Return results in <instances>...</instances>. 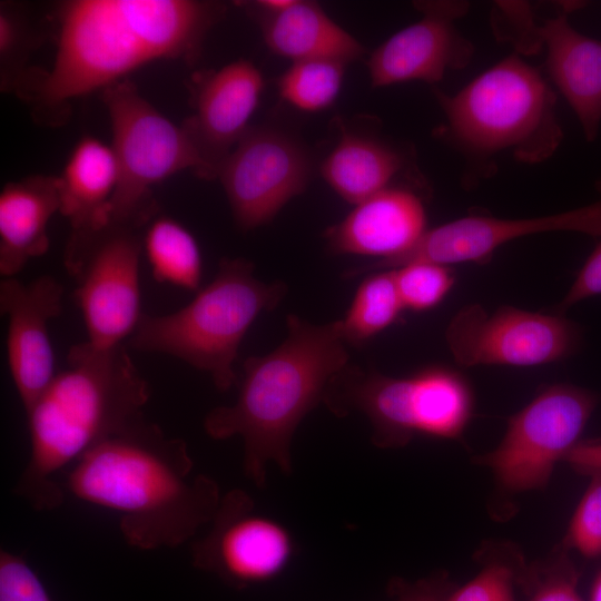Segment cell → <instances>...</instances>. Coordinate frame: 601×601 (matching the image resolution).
I'll return each mask as SVG.
<instances>
[{
  "label": "cell",
  "instance_id": "6da1fadb",
  "mask_svg": "<svg viewBox=\"0 0 601 601\" xmlns=\"http://www.w3.org/2000/svg\"><path fill=\"white\" fill-rule=\"evenodd\" d=\"M66 489L116 512L122 538L140 550L184 544L210 523L221 499L214 479L194 473L187 443L144 416L78 459Z\"/></svg>",
  "mask_w": 601,
  "mask_h": 601
},
{
  "label": "cell",
  "instance_id": "7a4b0ae2",
  "mask_svg": "<svg viewBox=\"0 0 601 601\" xmlns=\"http://www.w3.org/2000/svg\"><path fill=\"white\" fill-rule=\"evenodd\" d=\"M219 14L217 4L195 0L67 1L52 67L30 72L17 92L58 110L148 62L193 58Z\"/></svg>",
  "mask_w": 601,
  "mask_h": 601
},
{
  "label": "cell",
  "instance_id": "3957f363",
  "mask_svg": "<svg viewBox=\"0 0 601 601\" xmlns=\"http://www.w3.org/2000/svg\"><path fill=\"white\" fill-rule=\"evenodd\" d=\"M68 366L26 411L30 454L13 491L38 511L59 508L57 474L90 449L144 416L150 386L124 344L73 345Z\"/></svg>",
  "mask_w": 601,
  "mask_h": 601
},
{
  "label": "cell",
  "instance_id": "277c9868",
  "mask_svg": "<svg viewBox=\"0 0 601 601\" xmlns=\"http://www.w3.org/2000/svg\"><path fill=\"white\" fill-rule=\"evenodd\" d=\"M286 325L287 336L275 349L244 362L235 403L204 418L209 437H242L244 473L258 489L266 486L270 462L285 474L293 472L295 431L348 364L339 319L316 325L290 314Z\"/></svg>",
  "mask_w": 601,
  "mask_h": 601
},
{
  "label": "cell",
  "instance_id": "5b68a950",
  "mask_svg": "<svg viewBox=\"0 0 601 601\" xmlns=\"http://www.w3.org/2000/svg\"><path fill=\"white\" fill-rule=\"evenodd\" d=\"M254 268L245 258H223L214 279L186 306L166 315L142 314L129 347L176 357L207 373L218 391H229L245 334L287 293L285 283L262 282Z\"/></svg>",
  "mask_w": 601,
  "mask_h": 601
},
{
  "label": "cell",
  "instance_id": "8992f818",
  "mask_svg": "<svg viewBox=\"0 0 601 601\" xmlns=\"http://www.w3.org/2000/svg\"><path fill=\"white\" fill-rule=\"evenodd\" d=\"M437 99L446 118L445 135L471 161L509 151L522 162L539 164L563 138L556 96L540 72L515 55L453 96L437 92Z\"/></svg>",
  "mask_w": 601,
  "mask_h": 601
},
{
  "label": "cell",
  "instance_id": "52a82bcc",
  "mask_svg": "<svg viewBox=\"0 0 601 601\" xmlns=\"http://www.w3.org/2000/svg\"><path fill=\"white\" fill-rule=\"evenodd\" d=\"M323 403L338 417L365 415L378 449L403 447L417 435L459 440L474 410L466 378L442 366L393 377L348 363L329 382Z\"/></svg>",
  "mask_w": 601,
  "mask_h": 601
},
{
  "label": "cell",
  "instance_id": "ba28073f",
  "mask_svg": "<svg viewBox=\"0 0 601 601\" xmlns=\"http://www.w3.org/2000/svg\"><path fill=\"white\" fill-rule=\"evenodd\" d=\"M102 98L118 167L110 225L138 230L157 211L152 187L185 169L199 175L200 160L183 126L160 114L128 79L105 88Z\"/></svg>",
  "mask_w": 601,
  "mask_h": 601
},
{
  "label": "cell",
  "instance_id": "9c48e42d",
  "mask_svg": "<svg viewBox=\"0 0 601 601\" xmlns=\"http://www.w3.org/2000/svg\"><path fill=\"white\" fill-rule=\"evenodd\" d=\"M597 403L588 390L549 385L509 418L500 443L473 463L491 471L504 495L544 490L555 465L580 442Z\"/></svg>",
  "mask_w": 601,
  "mask_h": 601
},
{
  "label": "cell",
  "instance_id": "30bf717a",
  "mask_svg": "<svg viewBox=\"0 0 601 601\" xmlns=\"http://www.w3.org/2000/svg\"><path fill=\"white\" fill-rule=\"evenodd\" d=\"M578 337L577 326L560 313L502 306L487 314L479 304L461 308L445 329L451 354L463 367L553 363L574 351Z\"/></svg>",
  "mask_w": 601,
  "mask_h": 601
},
{
  "label": "cell",
  "instance_id": "8fae6325",
  "mask_svg": "<svg viewBox=\"0 0 601 601\" xmlns=\"http://www.w3.org/2000/svg\"><path fill=\"white\" fill-rule=\"evenodd\" d=\"M312 174L309 156L288 134L249 127L221 164L219 178L234 219L244 230L270 221L303 193Z\"/></svg>",
  "mask_w": 601,
  "mask_h": 601
},
{
  "label": "cell",
  "instance_id": "7c38bea8",
  "mask_svg": "<svg viewBox=\"0 0 601 601\" xmlns=\"http://www.w3.org/2000/svg\"><path fill=\"white\" fill-rule=\"evenodd\" d=\"M137 229L109 225L90 244L75 275L73 292L90 346L110 349L134 334L140 309Z\"/></svg>",
  "mask_w": 601,
  "mask_h": 601
},
{
  "label": "cell",
  "instance_id": "4fadbf2b",
  "mask_svg": "<svg viewBox=\"0 0 601 601\" xmlns=\"http://www.w3.org/2000/svg\"><path fill=\"white\" fill-rule=\"evenodd\" d=\"M209 524L208 533L191 546L193 565L234 588L273 580L294 555L287 528L256 513L252 495L242 489L221 495Z\"/></svg>",
  "mask_w": 601,
  "mask_h": 601
},
{
  "label": "cell",
  "instance_id": "5bb4252c",
  "mask_svg": "<svg viewBox=\"0 0 601 601\" xmlns=\"http://www.w3.org/2000/svg\"><path fill=\"white\" fill-rule=\"evenodd\" d=\"M597 189L600 198L594 203L554 215L524 219L472 215L449 221L427 229L407 252L354 268L352 276L395 269L416 262L444 266L470 262L482 264L505 243L538 233L566 230L601 237V180L597 183Z\"/></svg>",
  "mask_w": 601,
  "mask_h": 601
},
{
  "label": "cell",
  "instance_id": "9a60e30c",
  "mask_svg": "<svg viewBox=\"0 0 601 601\" xmlns=\"http://www.w3.org/2000/svg\"><path fill=\"white\" fill-rule=\"evenodd\" d=\"M423 17L380 45L367 60L373 87L420 80L439 82L447 70L462 69L474 46L455 27L469 10L465 1L417 2Z\"/></svg>",
  "mask_w": 601,
  "mask_h": 601
},
{
  "label": "cell",
  "instance_id": "2e32d148",
  "mask_svg": "<svg viewBox=\"0 0 601 601\" xmlns=\"http://www.w3.org/2000/svg\"><path fill=\"white\" fill-rule=\"evenodd\" d=\"M63 287L50 275L0 282V311L8 316L7 354L12 382L27 411L55 377L49 322L62 312Z\"/></svg>",
  "mask_w": 601,
  "mask_h": 601
},
{
  "label": "cell",
  "instance_id": "e0dca14e",
  "mask_svg": "<svg viewBox=\"0 0 601 601\" xmlns=\"http://www.w3.org/2000/svg\"><path fill=\"white\" fill-rule=\"evenodd\" d=\"M197 85L195 111L181 126L198 154V176L214 179L249 129L265 83L254 63L239 59L205 75Z\"/></svg>",
  "mask_w": 601,
  "mask_h": 601
},
{
  "label": "cell",
  "instance_id": "ac0fdd59",
  "mask_svg": "<svg viewBox=\"0 0 601 601\" xmlns=\"http://www.w3.org/2000/svg\"><path fill=\"white\" fill-rule=\"evenodd\" d=\"M57 178L59 213L71 228L63 262L75 276L92 240L110 225V204L118 183L111 146L82 137Z\"/></svg>",
  "mask_w": 601,
  "mask_h": 601
},
{
  "label": "cell",
  "instance_id": "d6986e66",
  "mask_svg": "<svg viewBox=\"0 0 601 601\" xmlns=\"http://www.w3.org/2000/svg\"><path fill=\"white\" fill-rule=\"evenodd\" d=\"M426 230L421 198L407 188L388 187L355 205L325 237L333 253L382 260L407 252Z\"/></svg>",
  "mask_w": 601,
  "mask_h": 601
},
{
  "label": "cell",
  "instance_id": "ffe728a7",
  "mask_svg": "<svg viewBox=\"0 0 601 601\" xmlns=\"http://www.w3.org/2000/svg\"><path fill=\"white\" fill-rule=\"evenodd\" d=\"M577 7L564 4L556 17L540 26V36L549 75L592 141L601 124V41L571 26L569 14Z\"/></svg>",
  "mask_w": 601,
  "mask_h": 601
},
{
  "label": "cell",
  "instance_id": "44dd1931",
  "mask_svg": "<svg viewBox=\"0 0 601 601\" xmlns=\"http://www.w3.org/2000/svg\"><path fill=\"white\" fill-rule=\"evenodd\" d=\"M60 209L58 178L35 175L7 184L0 194V274L16 277L49 248L48 224Z\"/></svg>",
  "mask_w": 601,
  "mask_h": 601
},
{
  "label": "cell",
  "instance_id": "7402d4cb",
  "mask_svg": "<svg viewBox=\"0 0 601 601\" xmlns=\"http://www.w3.org/2000/svg\"><path fill=\"white\" fill-rule=\"evenodd\" d=\"M267 48L292 62L332 60L345 65L362 58L364 47L338 26L321 6L295 0L279 12L257 11Z\"/></svg>",
  "mask_w": 601,
  "mask_h": 601
},
{
  "label": "cell",
  "instance_id": "603a6c76",
  "mask_svg": "<svg viewBox=\"0 0 601 601\" xmlns=\"http://www.w3.org/2000/svg\"><path fill=\"white\" fill-rule=\"evenodd\" d=\"M403 159L393 147L370 137L343 132L321 165V174L332 189L357 205L388 188Z\"/></svg>",
  "mask_w": 601,
  "mask_h": 601
},
{
  "label": "cell",
  "instance_id": "cb8c5ba5",
  "mask_svg": "<svg viewBox=\"0 0 601 601\" xmlns=\"http://www.w3.org/2000/svg\"><path fill=\"white\" fill-rule=\"evenodd\" d=\"M152 277L187 290H197L203 258L195 237L169 217L155 218L142 239Z\"/></svg>",
  "mask_w": 601,
  "mask_h": 601
},
{
  "label": "cell",
  "instance_id": "d4e9b609",
  "mask_svg": "<svg viewBox=\"0 0 601 601\" xmlns=\"http://www.w3.org/2000/svg\"><path fill=\"white\" fill-rule=\"evenodd\" d=\"M402 304L392 269L368 274L359 284L344 318L339 319L346 344L361 345L400 317Z\"/></svg>",
  "mask_w": 601,
  "mask_h": 601
},
{
  "label": "cell",
  "instance_id": "484cf974",
  "mask_svg": "<svg viewBox=\"0 0 601 601\" xmlns=\"http://www.w3.org/2000/svg\"><path fill=\"white\" fill-rule=\"evenodd\" d=\"M479 560L480 571L453 588L444 601H516L514 589L528 565L516 545L490 542L479 552Z\"/></svg>",
  "mask_w": 601,
  "mask_h": 601
},
{
  "label": "cell",
  "instance_id": "4316f807",
  "mask_svg": "<svg viewBox=\"0 0 601 601\" xmlns=\"http://www.w3.org/2000/svg\"><path fill=\"white\" fill-rule=\"evenodd\" d=\"M346 65L332 60L292 62L277 81L279 96L307 112L328 108L337 98Z\"/></svg>",
  "mask_w": 601,
  "mask_h": 601
},
{
  "label": "cell",
  "instance_id": "83f0119b",
  "mask_svg": "<svg viewBox=\"0 0 601 601\" xmlns=\"http://www.w3.org/2000/svg\"><path fill=\"white\" fill-rule=\"evenodd\" d=\"M39 38L31 23L11 4L0 6L1 87L17 90L29 72L26 65Z\"/></svg>",
  "mask_w": 601,
  "mask_h": 601
},
{
  "label": "cell",
  "instance_id": "f1b7e54d",
  "mask_svg": "<svg viewBox=\"0 0 601 601\" xmlns=\"http://www.w3.org/2000/svg\"><path fill=\"white\" fill-rule=\"evenodd\" d=\"M564 551L561 548L542 562L526 565L519 581L524 601H584L578 590V573Z\"/></svg>",
  "mask_w": 601,
  "mask_h": 601
},
{
  "label": "cell",
  "instance_id": "f546056e",
  "mask_svg": "<svg viewBox=\"0 0 601 601\" xmlns=\"http://www.w3.org/2000/svg\"><path fill=\"white\" fill-rule=\"evenodd\" d=\"M392 270L404 309L413 312L439 305L455 282L447 266L433 263L416 262Z\"/></svg>",
  "mask_w": 601,
  "mask_h": 601
},
{
  "label": "cell",
  "instance_id": "4dcf8cb0",
  "mask_svg": "<svg viewBox=\"0 0 601 601\" xmlns=\"http://www.w3.org/2000/svg\"><path fill=\"white\" fill-rule=\"evenodd\" d=\"M585 474L590 482L569 522L562 548L593 559L601 555V469Z\"/></svg>",
  "mask_w": 601,
  "mask_h": 601
},
{
  "label": "cell",
  "instance_id": "1f68e13d",
  "mask_svg": "<svg viewBox=\"0 0 601 601\" xmlns=\"http://www.w3.org/2000/svg\"><path fill=\"white\" fill-rule=\"evenodd\" d=\"M0 601H52L27 561L7 550L0 552Z\"/></svg>",
  "mask_w": 601,
  "mask_h": 601
},
{
  "label": "cell",
  "instance_id": "d6a6232c",
  "mask_svg": "<svg viewBox=\"0 0 601 601\" xmlns=\"http://www.w3.org/2000/svg\"><path fill=\"white\" fill-rule=\"evenodd\" d=\"M453 588L447 572L443 570L414 582L396 578L388 584V591L395 601H444Z\"/></svg>",
  "mask_w": 601,
  "mask_h": 601
},
{
  "label": "cell",
  "instance_id": "836d02e7",
  "mask_svg": "<svg viewBox=\"0 0 601 601\" xmlns=\"http://www.w3.org/2000/svg\"><path fill=\"white\" fill-rule=\"evenodd\" d=\"M601 294V240L585 260L556 312L562 313L572 305Z\"/></svg>",
  "mask_w": 601,
  "mask_h": 601
},
{
  "label": "cell",
  "instance_id": "e575fe53",
  "mask_svg": "<svg viewBox=\"0 0 601 601\" xmlns=\"http://www.w3.org/2000/svg\"><path fill=\"white\" fill-rule=\"evenodd\" d=\"M564 462L584 474L601 469V441L579 442L568 453Z\"/></svg>",
  "mask_w": 601,
  "mask_h": 601
},
{
  "label": "cell",
  "instance_id": "d590c367",
  "mask_svg": "<svg viewBox=\"0 0 601 601\" xmlns=\"http://www.w3.org/2000/svg\"><path fill=\"white\" fill-rule=\"evenodd\" d=\"M590 601H601V571L593 580L590 591Z\"/></svg>",
  "mask_w": 601,
  "mask_h": 601
}]
</instances>
